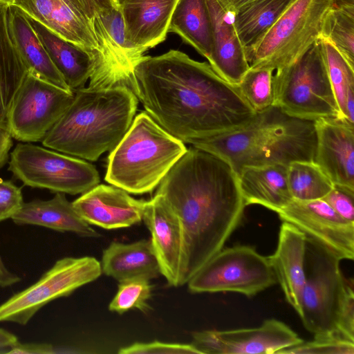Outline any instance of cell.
Here are the masks:
<instances>
[{"instance_id":"21","label":"cell","mask_w":354,"mask_h":354,"mask_svg":"<svg viewBox=\"0 0 354 354\" xmlns=\"http://www.w3.org/2000/svg\"><path fill=\"white\" fill-rule=\"evenodd\" d=\"M306 238L295 225L283 221L275 252L268 256L277 281L285 297L298 315L306 280Z\"/></svg>"},{"instance_id":"43","label":"cell","mask_w":354,"mask_h":354,"mask_svg":"<svg viewBox=\"0 0 354 354\" xmlns=\"http://www.w3.org/2000/svg\"><path fill=\"white\" fill-rule=\"evenodd\" d=\"M12 138L6 124L0 125V169L8 162L9 151L13 145Z\"/></svg>"},{"instance_id":"49","label":"cell","mask_w":354,"mask_h":354,"mask_svg":"<svg viewBox=\"0 0 354 354\" xmlns=\"http://www.w3.org/2000/svg\"><path fill=\"white\" fill-rule=\"evenodd\" d=\"M113 3L117 7L119 0H111Z\"/></svg>"},{"instance_id":"41","label":"cell","mask_w":354,"mask_h":354,"mask_svg":"<svg viewBox=\"0 0 354 354\" xmlns=\"http://www.w3.org/2000/svg\"><path fill=\"white\" fill-rule=\"evenodd\" d=\"M78 14L90 21L96 15L104 10L116 7L111 0H64Z\"/></svg>"},{"instance_id":"6","label":"cell","mask_w":354,"mask_h":354,"mask_svg":"<svg viewBox=\"0 0 354 354\" xmlns=\"http://www.w3.org/2000/svg\"><path fill=\"white\" fill-rule=\"evenodd\" d=\"M273 88V105L291 116L313 121L319 118H343L319 41L297 61L277 70Z\"/></svg>"},{"instance_id":"5","label":"cell","mask_w":354,"mask_h":354,"mask_svg":"<svg viewBox=\"0 0 354 354\" xmlns=\"http://www.w3.org/2000/svg\"><path fill=\"white\" fill-rule=\"evenodd\" d=\"M187 149L142 111L110 151L105 180L128 193L153 191Z\"/></svg>"},{"instance_id":"22","label":"cell","mask_w":354,"mask_h":354,"mask_svg":"<svg viewBox=\"0 0 354 354\" xmlns=\"http://www.w3.org/2000/svg\"><path fill=\"white\" fill-rule=\"evenodd\" d=\"M11 219L17 225H39L60 232H73L84 237L97 238L100 236L78 214L63 193H56L50 200L35 199L24 203Z\"/></svg>"},{"instance_id":"23","label":"cell","mask_w":354,"mask_h":354,"mask_svg":"<svg viewBox=\"0 0 354 354\" xmlns=\"http://www.w3.org/2000/svg\"><path fill=\"white\" fill-rule=\"evenodd\" d=\"M287 167L280 164L243 167L238 180L245 205H259L277 213L287 205L292 199Z\"/></svg>"},{"instance_id":"44","label":"cell","mask_w":354,"mask_h":354,"mask_svg":"<svg viewBox=\"0 0 354 354\" xmlns=\"http://www.w3.org/2000/svg\"><path fill=\"white\" fill-rule=\"evenodd\" d=\"M21 281V278L10 272L3 263L0 257V288L11 286Z\"/></svg>"},{"instance_id":"35","label":"cell","mask_w":354,"mask_h":354,"mask_svg":"<svg viewBox=\"0 0 354 354\" xmlns=\"http://www.w3.org/2000/svg\"><path fill=\"white\" fill-rule=\"evenodd\" d=\"M354 354V342L338 335L315 336L310 342L288 348L279 354Z\"/></svg>"},{"instance_id":"34","label":"cell","mask_w":354,"mask_h":354,"mask_svg":"<svg viewBox=\"0 0 354 354\" xmlns=\"http://www.w3.org/2000/svg\"><path fill=\"white\" fill-rule=\"evenodd\" d=\"M149 281L135 278L120 281L118 291L109 305V310L120 314L135 308L145 313L149 310L148 301L152 293Z\"/></svg>"},{"instance_id":"16","label":"cell","mask_w":354,"mask_h":354,"mask_svg":"<svg viewBox=\"0 0 354 354\" xmlns=\"http://www.w3.org/2000/svg\"><path fill=\"white\" fill-rule=\"evenodd\" d=\"M314 122V162L334 185L354 189V124L339 118H319Z\"/></svg>"},{"instance_id":"25","label":"cell","mask_w":354,"mask_h":354,"mask_svg":"<svg viewBox=\"0 0 354 354\" xmlns=\"http://www.w3.org/2000/svg\"><path fill=\"white\" fill-rule=\"evenodd\" d=\"M102 272L119 282L158 277L160 268L150 240L131 243L112 242L102 253Z\"/></svg>"},{"instance_id":"45","label":"cell","mask_w":354,"mask_h":354,"mask_svg":"<svg viewBox=\"0 0 354 354\" xmlns=\"http://www.w3.org/2000/svg\"><path fill=\"white\" fill-rule=\"evenodd\" d=\"M18 342V338L15 334L0 328V353H7L8 351Z\"/></svg>"},{"instance_id":"8","label":"cell","mask_w":354,"mask_h":354,"mask_svg":"<svg viewBox=\"0 0 354 354\" xmlns=\"http://www.w3.org/2000/svg\"><path fill=\"white\" fill-rule=\"evenodd\" d=\"M340 261L306 239V280L299 316L315 336L338 335L337 319L348 283L341 271Z\"/></svg>"},{"instance_id":"30","label":"cell","mask_w":354,"mask_h":354,"mask_svg":"<svg viewBox=\"0 0 354 354\" xmlns=\"http://www.w3.org/2000/svg\"><path fill=\"white\" fill-rule=\"evenodd\" d=\"M319 43L340 114L354 124V67L329 41Z\"/></svg>"},{"instance_id":"14","label":"cell","mask_w":354,"mask_h":354,"mask_svg":"<svg viewBox=\"0 0 354 354\" xmlns=\"http://www.w3.org/2000/svg\"><path fill=\"white\" fill-rule=\"evenodd\" d=\"M192 337V344L201 354L279 353L304 342L288 325L275 319L254 328L197 331Z\"/></svg>"},{"instance_id":"29","label":"cell","mask_w":354,"mask_h":354,"mask_svg":"<svg viewBox=\"0 0 354 354\" xmlns=\"http://www.w3.org/2000/svg\"><path fill=\"white\" fill-rule=\"evenodd\" d=\"M292 1L254 0L233 12L234 27L248 62L256 45Z\"/></svg>"},{"instance_id":"18","label":"cell","mask_w":354,"mask_h":354,"mask_svg":"<svg viewBox=\"0 0 354 354\" xmlns=\"http://www.w3.org/2000/svg\"><path fill=\"white\" fill-rule=\"evenodd\" d=\"M178 0H119L129 44L142 54L162 42Z\"/></svg>"},{"instance_id":"28","label":"cell","mask_w":354,"mask_h":354,"mask_svg":"<svg viewBox=\"0 0 354 354\" xmlns=\"http://www.w3.org/2000/svg\"><path fill=\"white\" fill-rule=\"evenodd\" d=\"M169 32L179 35L184 42L209 59L212 27L206 0H178L170 19Z\"/></svg>"},{"instance_id":"48","label":"cell","mask_w":354,"mask_h":354,"mask_svg":"<svg viewBox=\"0 0 354 354\" xmlns=\"http://www.w3.org/2000/svg\"><path fill=\"white\" fill-rule=\"evenodd\" d=\"M15 0H0V3L8 4L9 6L12 5Z\"/></svg>"},{"instance_id":"7","label":"cell","mask_w":354,"mask_h":354,"mask_svg":"<svg viewBox=\"0 0 354 354\" xmlns=\"http://www.w3.org/2000/svg\"><path fill=\"white\" fill-rule=\"evenodd\" d=\"M333 7L332 0H293L254 47L250 68L277 71L297 61L319 41Z\"/></svg>"},{"instance_id":"27","label":"cell","mask_w":354,"mask_h":354,"mask_svg":"<svg viewBox=\"0 0 354 354\" xmlns=\"http://www.w3.org/2000/svg\"><path fill=\"white\" fill-rule=\"evenodd\" d=\"M9 5L0 3V125H5L12 100L28 71L14 43Z\"/></svg>"},{"instance_id":"1","label":"cell","mask_w":354,"mask_h":354,"mask_svg":"<svg viewBox=\"0 0 354 354\" xmlns=\"http://www.w3.org/2000/svg\"><path fill=\"white\" fill-rule=\"evenodd\" d=\"M129 88L152 119L185 143L239 129L256 113L238 85L180 50L142 56Z\"/></svg>"},{"instance_id":"39","label":"cell","mask_w":354,"mask_h":354,"mask_svg":"<svg viewBox=\"0 0 354 354\" xmlns=\"http://www.w3.org/2000/svg\"><path fill=\"white\" fill-rule=\"evenodd\" d=\"M24 203L21 187L0 178V221L12 218Z\"/></svg>"},{"instance_id":"38","label":"cell","mask_w":354,"mask_h":354,"mask_svg":"<svg viewBox=\"0 0 354 354\" xmlns=\"http://www.w3.org/2000/svg\"><path fill=\"white\" fill-rule=\"evenodd\" d=\"M353 199L354 189L338 185H334L322 198L340 216L352 223H354Z\"/></svg>"},{"instance_id":"11","label":"cell","mask_w":354,"mask_h":354,"mask_svg":"<svg viewBox=\"0 0 354 354\" xmlns=\"http://www.w3.org/2000/svg\"><path fill=\"white\" fill-rule=\"evenodd\" d=\"M102 273L100 262L92 257L59 259L35 283L0 305V322L24 326L49 302L71 295Z\"/></svg>"},{"instance_id":"10","label":"cell","mask_w":354,"mask_h":354,"mask_svg":"<svg viewBox=\"0 0 354 354\" xmlns=\"http://www.w3.org/2000/svg\"><path fill=\"white\" fill-rule=\"evenodd\" d=\"M277 282L268 257L253 247L222 248L188 281L193 293L233 292L252 297Z\"/></svg>"},{"instance_id":"17","label":"cell","mask_w":354,"mask_h":354,"mask_svg":"<svg viewBox=\"0 0 354 354\" xmlns=\"http://www.w3.org/2000/svg\"><path fill=\"white\" fill-rule=\"evenodd\" d=\"M145 201L115 186L97 185L72 204L88 224L106 230L131 227L142 221Z\"/></svg>"},{"instance_id":"26","label":"cell","mask_w":354,"mask_h":354,"mask_svg":"<svg viewBox=\"0 0 354 354\" xmlns=\"http://www.w3.org/2000/svg\"><path fill=\"white\" fill-rule=\"evenodd\" d=\"M9 24L14 43L28 73L72 91L52 62L26 15L14 5L9 6Z\"/></svg>"},{"instance_id":"15","label":"cell","mask_w":354,"mask_h":354,"mask_svg":"<svg viewBox=\"0 0 354 354\" xmlns=\"http://www.w3.org/2000/svg\"><path fill=\"white\" fill-rule=\"evenodd\" d=\"M142 221L150 232V241L161 274L170 286H180L185 260V241L177 214L160 195L156 194L145 202Z\"/></svg>"},{"instance_id":"9","label":"cell","mask_w":354,"mask_h":354,"mask_svg":"<svg viewBox=\"0 0 354 354\" xmlns=\"http://www.w3.org/2000/svg\"><path fill=\"white\" fill-rule=\"evenodd\" d=\"M8 170L24 185L76 195L98 185L95 167L81 158L30 143H19L10 153Z\"/></svg>"},{"instance_id":"46","label":"cell","mask_w":354,"mask_h":354,"mask_svg":"<svg viewBox=\"0 0 354 354\" xmlns=\"http://www.w3.org/2000/svg\"><path fill=\"white\" fill-rule=\"evenodd\" d=\"M254 0H217L221 6L226 10L234 12L237 9Z\"/></svg>"},{"instance_id":"12","label":"cell","mask_w":354,"mask_h":354,"mask_svg":"<svg viewBox=\"0 0 354 354\" xmlns=\"http://www.w3.org/2000/svg\"><path fill=\"white\" fill-rule=\"evenodd\" d=\"M74 96V92L27 73L7 114L12 137L25 142L42 140Z\"/></svg>"},{"instance_id":"13","label":"cell","mask_w":354,"mask_h":354,"mask_svg":"<svg viewBox=\"0 0 354 354\" xmlns=\"http://www.w3.org/2000/svg\"><path fill=\"white\" fill-rule=\"evenodd\" d=\"M282 221L339 259H354V223L340 216L324 200L292 201L277 212Z\"/></svg>"},{"instance_id":"37","label":"cell","mask_w":354,"mask_h":354,"mask_svg":"<svg viewBox=\"0 0 354 354\" xmlns=\"http://www.w3.org/2000/svg\"><path fill=\"white\" fill-rule=\"evenodd\" d=\"M120 354H201L192 344L167 343L159 341L136 342L118 351Z\"/></svg>"},{"instance_id":"40","label":"cell","mask_w":354,"mask_h":354,"mask_svg":"<svg viewBox=\"0 0 354 354\" xmlns=\"http://www.w3.org/2000/svg\"><path fill=\"white\" fill-rule=\"evenodd\" d=\"M337 334L354 342V292L353 281H348L345 296L339 313Z\"/></svg>"},{"instance_id":"20","label":"cell","mask_w":354,"mask_h":354,"mask_svg":"<svg viewBox=\"0 0 354 354\" xmlns=\"http://www.w3.org/2000/svg\"><path fill=\"white\" fill-rule=\"evenodd\" d=\"M12 5L64 39L91 53L99 49L91 23L64 0H15Z\"/></svg>"},{"instance_id":"31","label":"cell","mask_w":354,"mask_h":354,"mask_svg":"<svg viewBox=\"0 0 354 354\" xmlns=\"http://www.w3.org/2000/svg\"><path fill=\"white\" fill-rule=\"evenodd\" d=\"M291 197L297 201L322 199L334 184L314 161H294L287 167Z\"/></svg>"},{"instance_id":"33","label":"cell","mask_w":354,"mask_h":354,"mask_svg":"<svg viewBox=\"0 0 354 354\" xmlns=\"http://www.w3.org/2000/svg\"><path fill=\"white\" fill-rule=\"evenodd\" d=\"M273 72L265 68H249L238 84L243 97L255 111L273 105Z\"/></svg>"},{"instance_id":"32","label":"cell","mask_w":354,"mask_h":354,"mask_svg":"<svg viewBox=\"0 0 354 354\" xmlns=\"http://www.w3.org/2000/svg\"><path fill=\"white\" fill-rule=\"evenodd\" d=\"M320 38L329 41L354 67V8L333 7L324 18Z\"/></svg>"},{"instance_id":"47","label":"cell","mask_w":354,"mask_h":354,"mask_svg":"<svg viewBox=\"0 0 354 354\" xmlns=\"http://www.w3.org/2000/svg\"><path fill=\"white\" fill-rule=\"evenodd\" d=\"M333 8H354V0H332Z\"/></svg>"},{"instance_id":"42","label":"cell","mask_w":354,"mask_h":354,"mask_svg":"<svg viewBox=\"0 0 354 354\" xmlns=\"http://www.w3.org/2000/svg\"><path fill=\"white\" fill-rule=\"evenodd\" d=\"M55 353L54 346L48 343H20L12 346L7 353L52 354Z\"/></svg>"},{"instance_id":"4","label":"cell","mask_w":354,"mask_h":354,"mask_svg":"<svg viewBox=\"0 0 354 354\" xmlns=\"http://www.w3.org/2000/svg\"><path fill=\"white\" fill-rule=\"evenodd\" d=\"M315 122L291 116L276 106L256 111L244 127L190 144L227 161L237 176L245 167L314 161Z\"/></svg>"},{"instance_id":"3","label":"cell","mask_w":354,"mask_h":354,"mask_svg":"<svg viewBox=\"0 0 354 354\" xmlns=\"http://www.w3.org/2000/svg\"><path fill=\"white\" fill-rule=\"evenodd\" d=\"M138 103L126 86L80 88L43 138L42 145L71 156L96 161L124 137L135 118Z\"/></svg>"},{"instance_id":"36","label":"cell","mask_w":354,"mask_h":354,"mask_svg":"<svg viewBox=\"0 0 354 354\" xmlns=\"http://www.w3.org/2000/svg\"><path fill=\"white\" fill-rule=\"evenodd\" d=\"M111 43L122 51L134 64L143 56L127 42L122 12L118 8L104 10L97 13Z\"/></svg>"},{"instance_id":"24","label":"cell","mask_w":354,"mask_h":354,"mask_svg":"<svg viewBox=\"0 0 354 354\" xmlns=\"http://www.w3.org/2000/svg\"><path fill=\"white\" fill-rule=\"evenodd\" d=\"M26 17L68 88L74 93L84 88L93 71V53L64 39L39 22Z\"/></svg>"},{"instance_id":"2","label":"cell","mask_w":354,"mask_h":354,"mask_svg":"<svg viewBox=\"0 0 354 354\" xmlns=\"http://www.w3.org/2000/svg\"><path fill=\"white\" fill-rule=\"evenodd\" d=\"M183 232L184 285L220 251L241 223L245 204L238 176L222 158L194 147L175 163L158 185Z\"/></svg>"},{"instance_id":"19","label":"cell","mask_w":354,"mask_h":354,"mask_svg":"<svg viewBox=\"0 0 354 354\" xmlns=\"http://www.w3.org/2000/svg\"><path fill=\"white\" fill-rule=\"evenodd\" d=\"M212 27L209 65L222 79L238 85L250 68L243 46L234 24L233 12L217 0H206Z\"/></svg>"}]
</instances>
